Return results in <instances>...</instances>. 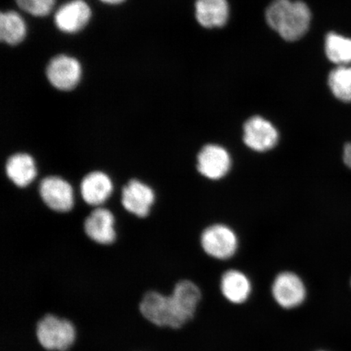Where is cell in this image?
I'll return each mask as SVG.
<instances>
[{"mask_svg": "<svg viewBox=\"0 0 351 351\" xmlns=\"http://www.w3.org/2000/svg\"><path fill=\"white\" fill-rule=\"evenodd\" d=\"M101 1L109 4H118L124 2L125 0H101Z\"/></svg>", "mask_w": 351, "mask_h": 351, "instance_id": "23", "label": "cell"}, {"mask_svg": "<svg viewBox=\"0 0 351 351\" xmlns=\"http://www.w3.org/2000/svg\"><path fill=\"white\" fill-rule=\"evenodd\" d=\"M36 333L43 348L51 351H66L76 340L77 331L67 319L49 314L39 320Z\"/></svg>", "mask_w": 351, "mask_h": 351, "instance_id": "3", "label": "cell"}, {"mask_svg": "<svg viewBox=\"0 0 351 351\" xmlns=\"http://www.w3.org/2000/svg\"><path fill=\"white\" fill-rule=\"evenodd\" d=\"M326 53L331 62L339 66L351 63V39L335 33H329L326 38Z\"/></svg>", "mask_w": 351, "mask_h": 351, "instance_id": "19", "label": "cell"}, {"mask_svg": "<svg viewBox=\"0 0 351 351\" xmlns=\"http://www.w3.org/2000/svg\"><path fill=\"white\" fill-rule=\"evenodd\" d=\"M140 311L144 317L159 327L174 328L169 295L157 291H149L144 295Z\"/></svg>", "mask_w": 351, "mask_h": 351, "instance_id": "12", "label": "cell"}, {"mask_svg": "<svg viewBox=\"0 0 351 351\" xmlns=\"http://www.w3.org/2000/svg\"><path fill=\"white\" fill-rule=\"evenodd\" d=\"M315 351H328V350H315Z\"/></svg>", "mask_w": 351, "mask_h": 351, "instance_id": "24", "label": "cell"}, {"mask_svg": "<svg viewBox=\"0 0 351 351\" xmlns=\"http://www.w3.org/2000/svg\"><path fill=\"white\" fill-rule=\"evenodd\" d=\"M203 297V291L194 280L184 279L176 284L169 295L176 328L185 326L195 319Z\"/></svg>", "mask_w": 351, "mask_h": 351, "instance_id": "2", "label": "cell"}, {"mask_svg": "<svg viewBox=\"0 0 351 351\" xmlns=\"http://www.w3.org/2000/svg\"><path fill=\"white\" fill-rule=\"evenodd\" d=\"M47 76L51 84L60 90L75 88L82 76V68L76 59L64 55L54 57L48 64Z\"/></svg>", "mask_w": 351, "mask_h": 351, "instance_id": "7", "label": "cell"}, {"mask_svg": "<svg viewBox=\"0 0 351 351\" xmlns=\"http://www.w3.org/2000/svg\"><path fill=\"white\" fill-rule=\"evenodd\" d=\"M271 298L280 308L293 311L305 304L307 287L305 280L292 271H280L271 282Z\"/></svg>", "mask_w": 351, "mask_h": 351, "instance_id": "4", "label": "cell"}, {"mask_svg": "<svg viewBox=\"0 0 351 351\" xmlns=\"http://www.w3.org/2000/svg\"><path fill=\"white\" fill-rule=\"evenodd\" d=\"M22 10L36 16H45L53 8L56 0H16Z\"/></svg>", "mask_w": 351, "mask_h": 351, "instance_id": "21", "label": "cell"}, {"mask_svg": "<svg viewBox=\"0 0 351 351\" xmlns=\"http://www.w3.org/2000/svg\"><path fill=\"white\" fill-rule=\"evenodd\" d=\"M26 25L22 17L16 12H2L0 16V39L2 42L16 45L23 41Z\"/></svg>", "mask_w": 351, "mask_h": 351, "instance_id": "18", "label": "cell"}, {"mask_svg": "<svg viewBox=\"0 0 351 351\" xmlns=\"http://www.w3.org/2000/svg\"><path fill=\"white\" fill-rule=\"evenodd\" d=\"M90 16V8L86 2L73 0L61 6L56 12L55 23L61 32L76 33L85 27Z\"/></svg>", "mask_w": 351, "mask_h": 351, "instance_id": "11", "label": "cell"}, {"mask_svg": "<svg viewBox=\"0 0 351 351\" xmlns=\"http://www.w3.org/2000/svg\"><path fill=\"white\" fill-rule=\"evenodd\" d=\"M112 188L111 180L106 174L101 172L91 173L82 180V196L88 204L98 206L108 199Z\"/></svg>", "mask_w": 351, "mask_h": 351, "instance_id": "16", "label": "cell"}, {"mask_svg": "<svg viewBox=\"0 0 351 351\" xmlns=\"http://www.w3.org/2000/svg\"><path fill=\"white\" fill-rule=\"evenodd\" d=\"M6 171L17 186L25 187L34 181L37 171L33 158L27 154H16L8 159Z\"/></svg>", "mask_w": 351, "mask_h": 351, "instance_id": "17", "label": "cell"}, {"mask_svg": "<svg viewBox=\"0 0 351 351\" xmlns=\"http://www.w3.org/2000/svg\"><path fill=\"white\" fill-rule=\"evenodd\" d=\"M243 141L252 150L263 152L271 150L278 143V130L269 121L253 117L245 123Z\"/></svg>", "mask_w": 351, "mask_h": 351, "instance_id": "8", "label": "cell"}, {"mask_svg": "<svg viewBox=\"0 0 351 351\" xmlns=\"http://www.w3.org/2000/svg\"><path fill=\"white\" fill-rule=\"evenodd\" d=\"M328 86L337 99L344 103L351 102V67L339 66L332 70L328 76Z\"/></svg>", "mask_w": 351, "mask_h": 351, "instance_id": "20", "label": "cell"}, {"mask_svg": "<svg viewBox=\"0 0 351 351\" xmlns=\"http://www.w3.org/2000/svg\"><path fill=\"white\" fill-rule=\"evenodd\" d=\"M42 199L48 207L56 212L66 213L73 206V189L58 177L44 178L39 186Z\"/></svg>", "mask_w": 351, "mask_h": 351, "instance_id": "9", "label": "cell"}, {"mask_svg": "<svg viewBox=\"0 0 351 351\" xmlns=\"http://www.w3.org/2000/svg\"><path fill=\"white\" fill-rule=\"evenodd\" d=\"M309 8L302 1L274 0L266 11V21L270 27L285 40L293 42L304 37L310 27Z\"/></svg>", "mask_w": 351, "mask_h": 351, "instance_id": "1", "label": "cell"}, {"mask_svg": "<svg viewBox=\"0 0 351 351\" xmlns=\"http://www.w3.org/2000/svg\"><path fill=\"white\" fill-rule=\"evenodd\" d=\"M114 217L110 210L97 208L93 210L85 222L86 234L96 243L108 245L116 240Z\"/></svg>", "mask_w": 351, "mask_h": 351, "instance_id": "14", "label": "cell"}, {"mask_svg": "<svg viewBox=\"0 0 351 351\" xmlns=\"http://www.w3.org/2000/svg\"><path fill=\"white\" fill-rule=\"evenodd\" d=\"M231 159L225 148L218 145H207L197 156V170L210 180H219L229 172Z\"/></svg>", "mask_w": 351, "mask_h": 351, "instance_id": "10", "label": "cell"}, {"mask_svg": "<svg viewBox=\"0 0 351 351\" xmlns=\"http://www.w3.org/2000/svg\"><path fill=\"white\" fill-rule=\"evenodd\" d=\"M154 199L155 195L152 189L137 180H132L128 185L123 189V206L137 217L147 216Z\"/></svg>", "mask_w": 351, "mask_h": 351, "instance_id": "13", "label": "cell"}, {"mask_svg": "<svg viewBox=\"0 0 351 351\" xmlns=\"http://www.w3.org/2000/svg\"><path fill=\"white\" fill-rule=\"evenodd\" d=\"M196 19L205 28L223 27L229 19V4L226 0H197Z\"/></svg>", "mask_w": 351, "mask_h": 351, "instance_id": "15", "label": "cell"}, {"mask_svg": "<svg viewBox=\"0 0 351 351\" xmlns=\"http://www.w3.org/2000/svg\"><path fill=\"white\" fill-rule=\"evenodd\" d=\"M344 163L351 169V143L346 145L343 152Z\"/></svg>", "mask_w": 351, "mask_h": 351, "instance_id": "22", "label": "cell"}, {"mask_svg": "<svg viewBox=\"0 0 351 351\" xmlns=\"http://www.w3.org/2000/svg\"><path fill=\"white\" fill-rule=\"evenodd\" d=\"M201 245L208 256L218 261H227L238 251L239 240L229 227L215 225L204 231Z\"/></svg>", "mask_w": 351, "mask_h": 351, "instance_id": "5", "label": "cell"}, {"mask_svg": "<svg viewBox=\"0 0 351 351\" xmlns=\"http://www.w3.org/2000/svg\"><path fill=\"white\" fill-rule=\"evenodd\" d=\"M219 291L230 304L241 306L247 304L251 298L254 284L244 271L231 269L223 273L219 280Z\"/></svg>", "mask_w": 351, "mask_h": 351, "instance_id": "6", "label": "cell"}]
</instances>
